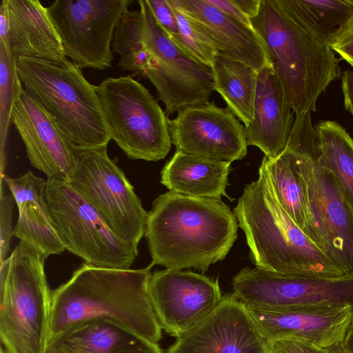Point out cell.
Masks as SVG:
<instances>
[{
    "label": "cell",
    "mask_w": 353,
    "mask_h": 353,
    "mask_svg": "<svg viewBox=\"0 0 353 353\" xmlns=\"http://www.w3.org/2000/svg\"><path fill=\"white\" fill-rule=\"evenodd\" d=\"M187 15L217 54L259 71L270 65L263 43L254 31L205 0H168Z\"/></svg>",
    "instance_id": "19"
},
{
    "label": "cell",
    "mask_w": 353,
    "mask_h": 353,
    "mask_svg": "<svg viewBox=\"0 0 353 353\" xmlns=\"http://www.w3.org/2000/svg\"><path fill=\"white\" fill-rule=\"evenodd\" d=\"M24 90L35 98L79 150L107 148L111 139L96 85L68 58L18 57Z\"/></svg>",
    "instance_id": "5"
},
{
    "label": "cell",
    "mask_w": 353,
    "mask_h": 353,
    "mask_svg": "<svg viewBox=\"0 0 353 353\" xmlns=\"http://www.w3.org/2000/svg\"><path fill=\"white\" fill-rule=\"evenodd\" d=\"M8 47L15 58L32 57L61 62L67 57L47 7L38 0H6Z\"/></svg>",
    "instance_id": "22"
},
{
    "label": "cell",
    "mask_w": 353,
    "mask_h": 353,
    "mask_svg": "<svg viewBox=\"0 0 353 353\" xmlns=\"http://www.w3.org/2000/svg\"><path fill=\"white\" fill-rule=\"evenodd\" d=\"M46 258L20 241L0 268V339L8 353H45L52 290Z\"/></svg>",
    "instance_id": "6"
},
{
    "label": "cell",
    "mask_w": 353,
    "mask_h": 353,
    "mask_svg": "<svg viewBox=\"0 0 353 353\" xmlns=\"http://www.w3.org/2000/svg\"><path fill=\"white\" fill-rule=\"evenodd\" d=\"M153 15L168 37L172 38L179 34L177 20L174 12L166 0H147Z\"/></svg>",
    "instance_id": "34"
},
{
    "label": "cell",
    "mask_w": 353,
    "mask_h": 353,
    "mask_svg": "<svg viewBox=\"0 0 353 353\" xmlns=\"http://www.w3.org/2000/svg\"><path fill=\"white\" fill-rule=\"evenodd\" d=\"M112 48L120 56L118 65L121 69L143 74L152 57L143 43L140 10L128 9L123 13L114 32Z\"/></svg>",
    "instance_id": "29"
},
{
    "label": "cell",
    "mask_w": 353,
    "mask_h": 353,
    "mask_svg": "<svg viewBox=\"0 0 353 353\" xmlns=\"http://www.w3.org/2000/svg\"><path fill=\"white\" fill-rule=\"evenodd\" d=\"M17 68V58L10 53L8 45L0 42V134L1 174L6 166L5 143L11 122L13 105L23 90Z\"/></svg>",
    "instance_id": "30"
},
{
    "label": "cell",
    "mask_w": 353,
    "mask_h": 353,
    "mask_svg": "<svg viewBox=\"0 0 353 353\" xmlns=\"http://www.w3.org/2000/svg\"><path fill=\"white\" fill-rule=\"evenodd\" d=\"M307 34L329 46L331 39L353 15V0H279Z\"/></svg>",
    "instance_id": "28"
},
{
    "label": "cell",
    "mask_w": 353,
    "mask_h": 353,
    "mask_svg": "<svg viewBox=\"0 0 353 353\" xmlns=\"http://www.w3.org/2000/svg\"><path fill=\"white\" fill-rule=\"evenodd\" d=\"M152 267L114 269L83 263L52 290L48 340L76 323L99 319L159 346L163 330L149 292Z\"/></svg>",
    "instance_id": "1"
},
{
    "label": "cell",
    "mask_w": 353,
    "mask_h": 353,
    "mask_svg": "<svg viewBox=\"0 0 353 353\" xmlns=\"http://www.w3.org/2000/svg\"><path fill=\"white\" fill-rule=\"evenodd\" d=\"M208 3L216 7L225 14L241 22L242 23L252 27L250 19L243 13L235 0H205Z\"/></svg>",
    "instance_id": "36"
},
{
    "label": "cell",
    "mask_w": 353,
    "mask_h": 353,
    "mask_svg": "<svg viewBox=\"0 0 353 353\" xmlns=\"http://www.w3.org/2000/svg\"><path fill=\"white\" fill-rule=\"evenodd\" d=\"M4 179H1L0 196V263L7 259L10 242L14 236L12 226L14 199L12 194L3 190Z\"/></svg>",
    "instance_id": "32"
},
{
    "label": "cell",
    "mask_w": 353,
    "mask_h": 353,
    "mask_svg": "<svg viewBox=\"0 0 353 353\" xmlns=\"http://www.w3.org/2000/svg\"><path fill=\"white\" fill-rule=\"evenodd\" d=\"M341 79L343 107L353 117V72L351 70H344Z\"/></svg>",
    "instance_id": "37"
},
{
    "label": "cell",
    "mask_w": 353,
    "mask_h": 353,
    "mask_svg": "<svg viewBox=\"0 0 353 353\" xmlns=\"http://www.w3.org/2000/svg\"><path fill=\"white\" fill-rule=\"evenodd\" d=\"M261 0H235L243 13L250 19L258 12Z\"/></svg>",
    "instance_id": "39"
},
{
    "label": "cell",
    "mask_w": 353,
    "mask_h": 353,
    "mask_svg": "<svg viewBox=\"0 0 353 353\" xmlns=\"http://www.w3.org/2000/svg\"><path fill=\"white\" fill-rule=\"evenodd\" d=\"M343 343L347 347L353 351V316L350 327L347 333V335L345 338V340L343 341Z\"/></svg>",
    "instance_id": "41"
},
{
    "label": "cell",
    "mask_w": 353,
    "mask_h": 353,
    "mask_svg": "<svg viewBox=\"0 0 353 353\" xmlns=\"http://www.w3.org/2000/svg\"><path fill=\"white\" fill-rule=\"evenodd\" d=\"M130 0H56L47 7L66 57L80 68L111 67L114 32Z\"/></svg>",
    "instance_id": "11"
},
{
    "label": "cell",
    "mask_w": 353,
    "mask_h": 353,
    "mask_svg": "<svg viewBox=\"0 0 353 353\" xmlns=\"http://www.w3.org/2000/svg\"><path fill=\"white\" fill-rule=\"evenodd\" d=\"M11 122L24 143L32 166L43 172L47 178L69 179L79 150L24 89L12 108Z\"/></svg>",
    "instance_id": "16"
},
{
    "label": "cell",
    "mask_w": 353,
    "mask_h": 353,
    "mask_svg": "<svg viewBox=\"0 0 353 353\" xmlns=\"http://www.w3.org/2000/svg\"><path fill=\"white\" fill-rule=\"evenodd\" d=\"M168 129L177 152L229 163L247 154L245 126L214 101L182 109L168 119Z\"/></svg>",
    "instance_id": "15"
},
{
    "label": "cell",
    "mask_w": 353,
    "mask_h": 353,
    "mask_svg": "<svg viewBox=\"0 0 353 353\" xmlns=\"http://www.w3.org/2000/svg\"><path fill=\"white\" fill-rule=\"evenodd\" d=\"M234 213L256 268L309 278L350 276L329 259L287 214L261 168L258 180L245 185Z\"/></svg>",
    "instance_id": "3"
},
{
    "label": "cell",
    "mask_w": 353,
    "mask_h": 353,
    "mask_svg": "<svg viewBox=\"0 0 353 353\" xmlns=\"http://www.w3.org/2000/svg\"><path fill=\"white\" fill-rule=\"evenodd\" d=\"M325 353H353V351L345 346L343 341L336 343L323 348Z\"/></svg>",
    "instance_id": "40"
},
{
    "label": "cell",
    "mask_w": 353,
    "mask_h": 353,
    "mask_svg": "<svg viewBox=\"0 0 353 353\" xmlns=\"http://www.w3.org/2000/svg\"><path fill=\"white\" fill-rule=\"evenodd\" d=\"M177 20L179 34L170 39L196 61L212 67L217 52L210 41L199 32L191 19L166 0Z\"/></svg>",
    "instance_id": "31"
},
{
    "label": "cell",
    "mask_w": 353,
    "mask_h": 353,
    "mask_svg": "<svg viewBox=\"0 0 353 353\" xmlns=\"http://www.w3.org/2000/svg\"><path fill=\"white\" fill-rule=\"evenodd\" d=\"M68 181L117 236L139 244L148 212L123 170L109 157L107 148L79 150Z\"/></svg>",
    "instance_id": "9"
},
{
    "label": "cell",
    "mask_w": 353,
    "mask_h": 353,
    "mask_svg": "<svg viewBox=\"0 0 353 353\" xmlns=\"http://www.w3.org/2000/svg\"><path fill=\"white\" fill-rule=\"evenodd\" d=\"M9 18L6 0H3L0 6V42L8 44Z\"/></svg>",
    "instance_id": "38"
},
{
    "label": "cell",
    "mask_w": 353,
    "mask_h": 353,
    "mask_svg": "<svg viewBox=\"0 0 353 353\" xmlns=\"http://www.w3.org/2000/svg\"><path fill=\"white\" fill-rule=\"evenodd\" d=\"M312 159L307 153L286 146L273 158L264 156L259 167L282 208L304 233L309 225L307 173Z\"/></svg>",
    "instance_id": "24"
},
{
    "label": "cell",
    "mask_w": 353,
    "mask_h": 353,
    "mask_svg": "<svg viewBox=\"0 0 353 353\" xmlns=\"http://www.w3.org/2000/svg\"><path fill=\"white\" fill-rule=\"evenodd\" d=\"M214 90L227 108L243 123L253 121L258 72L248 65L217 54L212 66Z\"/></svg>",
    "instance_id": "27"
},
{
    "label": "cell",
    "mask_w": 353,
    "mask_h": 353,
    "mask_svg": "<svg viewBox=\"0 0 353 353\" xmlns=\"http://www.w3.org/2000/svg\"><path fill=\"white\" fill-rule=\"evenodd\" d=\"M293 111L270 64L258 72L254 118L245 128L247 144L273 158L286 148L294 123Z\"/></svg>",
    "instance_id": "20"
},
{
    "label": "cell",
    "mask_w": 353,
    "mask_h": 353,
    "mask_svg": "<svg viewBox=\"0 0 353 353\" xmlns=\"http://www.w3.org/2000/svg\"><path fill=\"white\" fill-rule=\"evenodd\" d=\"M246 307L267 341L294 338L323 349L345 340L353 316L352 305Z\"/></svg>",
    "instance_id": "18"
},
{
    "label": "cell",
    "mask_w": 353,
    "mask_h": 353,
    "mask_svg": "<svg viewBox=\"0 0 353 353\" xmlns=\"http://www.w3.org/2000/svg\"><path fill=\"white\" fill-rule=\"evenodd\" d=\"M0 353H8V351L4 348V347L1 344L0 346Z\"/></svg>",
    "instance_id": "42"
},
{
    "label": "cell",
    "mask_w": 353,
    "mask_h": 353,
    "mask_svg": "<svg viewBox=\"0 0 353 353\" xmlns=\"http://www.w3.org/2000/svg\"><path fill=\"white\" fill-rule=\"evenodd\" d=\"M45 353H51L50 352L48 351L47 350H46V352Z\"/></svg>",
    "instance_id": "43"
},
{
    "label": "cell",
    "mask_w": 353,
    "mask_h": 353,
    "mask_svg": "<svg viewBox=\"0 0 353 353\" xmlns=\"http://www.w3.org/2000/svg\"><path fill=\"white\" fill-rule=\"evenodd\" d=\"M149 292L162 330L176 339L208 317L223 296L217 279L183 270L154 272Z\"/></svg>",
    "instance_id": "13"
},
{
    "label": "cell",
    "mask_w": 353,
    "mask_h": 353,
    "mask_svg": "<svg viewBox=\"0 0 353 353\" xmlns=\"http://www.w3.org/2000/svg\"><path fill=\"white\" fill-rule=\"evenodd\" d=\"M164 353V352H163Z\"/></svg>",
    "instance_id": "44"
},
{
    "label": "cell",
    "mask_w": 353,
    "mask_h": 353,
    "mask_svg": "<svg viewBox=\"0 0 353 353\" xmlns=\"http://www.w3.org/2000/svg\"><path fill=\"white\" fill-rule=\"evenodd\" d=\"M46 194L65 250L93 266L130 268L138 245L117 236L68 179L47 178Z\"/></svg>",
    "instance_id": "8"
},
{
    "label": "cell",
    "mask_w": 353,
    "mask_h": 353,
    "mask_svg": "<svg viewBox=\"0 0 353 353\" xmlns=\"http://www.w3.org/2000/svg\"><path fill=\"white\" fill-rule=\"evenodd\" d=\"M143 17V39L151 55L145 76L156 88L167 115L208 102L214 90L212 67L186 54L157 23L147 0H139Z\"/></svg>",
    "instance_id": "10"
},
{
    "label": "cell",
    "mask_w": 353,
    "mask_h": 353,
    "mask_svg": "<svg viewBox=\"0 0 353 353\" xmlns=\"http://www.w3.org/2000/svg\"><path fill=\"white\" fill-rule=\"evenodd\" d=\"M238 225L221 200L168 191L153 201L148 212L145 236L151 264L204 273L229 253Z\"/></svg>",
    "instance_id": "2"
},
{
    "label": "cell",
    "mask_w": 353,
    "mask_h": 353,
    "mask_svg": "<svg viewBox=\"0 0 353 353\" xmlns=\"http://www.w3.org/2000/svg\"><path fill=\"white\" fill-rule=\"evenodd\" d=\"M250 22L263 43L293 113L298 116L315 112L321 94L341 77L335 52L307 34L279 0H261Z\"/></svg>",
    "instance_id": "4"
},
{
    "label": "cell",
    "mask_w": 353,
    "mask_h": 353,
    "mask_svg": "<svg viewBox=\"0 0 353 353\" xmlns=\"http://www.w3.org/2000/svg\"><path fill=\"white\" fill-rule=\"evenodd\" d=\"M96 91L111 139L131 159L159 161L168 154V118L157 101L132 76L108 77Z\"/></svg>",
    "instance_id": "7"
},
{
    "label": "cell",
    "mask_w": 353,
    "mask_h": 353,
    "mask_svg": "<svg viewBox=\"0 0 353 353\" xmlns=\"http://www.w3.org/2000/svg\"><path fill=\"white\" fill-rule=\"evenodd\" d=\"M315 163L329 172L353 209V139L334 121L318 122L314 127Z\"/></svg>",
    "instance_id": "26"
},
{
    "label": "cell",
    "mask_w": 353,
    "mask_h": 353,
    "mask_svg": "<svg viewBox=\"0 0 353 353\" xmlns=\"http://www.w3.org/2000/svg\"><path fill=\"white\" fill-rule=\"evenodd\" d=\"M166 353H268L267 340L246 305L232 294L197 326L177 338Z\"/></svg>",
    "instance_id": "17"
},
{
    "label": "cell",
    "mask_w": 353,
    "mask_h": 353,
    "mask_svg": "<svg viewBox=\"0 0 353 353\" xmlns=\"http://www.w3.org/2000/svg\"><path fill=\"white\" fill-rule=\"evenodd\" d=\"M268 353H325L312 343L294 338L267 341Z\"/></svg>",
    "instance_id": "35"
},
{
    "label": "cell",
    "mask_w": 353,
    "mask_h": 353,
    "mask_svg": "<svg viewBox=\"0 0 353 353\" xmlns=\"http://www.w3.org/2000/svg\"><path fill=\"white\" fill-rule=\"evenodd\" d=\"M305 234L347 276H353V209L333 176L311 159Z\"/></svg>",
    "instance_id": "14"
},
{
    "label": "cell",
    "mask_w": 353,
    "mask_h": 353,
    "mask_svg": "<svg viewBox=\"0 0 353 353\" xmlns=\"http://www.w3.org/2000/svg\"><path fill=\"white\" fill-rule=\"evenodd\" d=\"M4 180L18 208L14 236L35 248L46 259L64 252V244L48 205L46 181L31 171L17 178L5 176Z\"/></svg>",
    "instance_id": "21"
},
{
    "label": "cell",
    "mask_w": 353,
    "mask_h": 353,
    "mask_svg": "<svg viewBox=\"0 0 353 353\" xmlns=\"http://www.w3.org/2000/svg\"><path fill=\"white\" fill-rule=\"evenodd\" d=\"M51 353H163L125 327L105 319L76 323L47 341Z\"/></svg>",
    "instance_id": "23"
},
{
    "label": "cell",
    "mask_w": 353,
    "mask_h": 353,
    "mask_svg": "<svg viewBox=\"0 0 353 353\" xmlns=\"http://www.w3.org/2000/svg\"><path fill=\"white\" fill-rule=\"evenodd\" d=\"M329 47L353 67V15L331 39Z\"/></svg>",
    "instance_id": "33"
},
{
    "label": "cell",
    "mask_w": 353,
    "mask_h": 353,
    "mask_svg": "<svg viewBox=\"0 0 353 353\" xmlns=\"http://www.w3.org/2000/svg\"><path fill=\"white\" fill-rule=\"evenodd\" d=\"M230 164L176 151L161 171V183L177 194L221 200L228 198Z\"/></svg>",
    "instance_id": "25"
},
{
    "label": "cell",
    "mask_w": 353,
    "mask_h": 353,
    "mask_svg": "<svg viewBox=\"0 0 353 353\" xmlns=\"http://www.w3.org/2000/svg\"><path fill=\"white\" fill-rule=\"evenodd\" d=\"M232 294L246 305L266 307L353 305V276L321 279L249 267L232 279Z\"/></svg>",
    "instance_id": "12"
}]
</instances>
